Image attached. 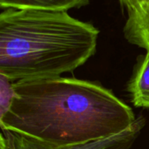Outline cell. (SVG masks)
Returning <instances> with one entry per match:
<instances>
[{
	"mask_svg": "<svg viewBox=\"0 0 149 149\" xmlns=\"http://www.w3.org/2000/svg\"><path fill=\"white\" fill-rule=\"evenodd\" d=\"M0 118L2 130L56 146L86 144L117 135L136 120L133 109L99 82L52 77L15 81Z\"/></svg>",
	"mask_w": 149,
	"mask_h": 149,
	"instance_id": "6da1fadb",
	"label": "cell"
},
{
	"mask_svg": "<svg viewBox=\"0 0 149 149\" xmlns=\"http://www.w3.org/2000/svg\"><path fill=\"white\" fill-rule=\"evenodd\" d=\"M99 31L66 11L5 9L0 14V74L10 81L58 77L96 52Z\"/></svg>",
	"mask_w": 149,
	"mask_h": 149,
	"instance_id": "7a4b0ae2",
	"label": "cell"
},
{
	"mask_svg": "<svg viewBox=\"0 0 149 149\" xmlns=\"http://www.w3.org/2000/svg\"><path fill=\"white\" fill-rule=\"evenodd\" d=\"M146 123V119L140 116L128 129L117 135L97 141L72 146H56L7 130H2V133L8 139L11 149H131Z\"/></svg>",
	"mask_w": 149,
	"mask_h": 149,
	"instance_id": "3957f363",
	"label": "cell"
},
{
	"mask_svg": "<svg viewBox=\"0 0 149 149\" xmlns=\"http://www.w3.org/2000/svg\"><path fill=\"white\" fill-rule=\"evenodd\" d=\"M128 17L124 28L125 38L133 45L149 50V4L127 10Z\"/></svg>",
	"mask_w": 149,
	"mask_h": 149,
	"instance_id": "277c9868",
	"label": "cell"
},
{
	"mask_svg": "<svg viewBox=\"0 0 149 149\" xmlns=\"http://www.w3.org/2000/svg\"><path fill=\"white\" fill-rule=\"evenodd\" d=\"M127 90L134 107L149 109V50L137 64Z\"/></svg>",
	"mask_w": 149,
	"mask_h": 149,
	"instance_id": "5b68a950",
	"label": "cell"
},
{
	"mask_svg": "<svg viewBox=\"0 0 149 149\" xmlns=\"http://www.w3.org/2000/svg\"><path fill=\"white\" fill-rule=\"evenodd\" d=\"M90 0H0L3 10L33 9L52 11H67L88 4Z\"/></svg>",
	"mask_w": 149,
	"mask_h": 149,
	"instance_id": "8992f818",
	"label": "cell"
},
{
	"mask_svg": "<svg viewBox=\"0 0 149 149\" xmlns=\"http://www.w3.org/2000/svg\"><path fill=\"white\" fill-rule=\"evenodd\" d=\"M5 76L0 74V118H2L9 110L13 97V83Z\"/></svg>",
	"mask_w": 149,
	"mask_h": 149,
	"instance_id": "52a82bcc",
	"label": "cell"
},
{
	"mask_svg": "<svg viewBox=\"0 0 149 149\" xmlns=\"http://www.w3.org/2000/svg\"><path fill=\"white\" fill-rule=\"evenodd\" d=\"M121 4L127 9V10H136L149 4V0H120Z\"/></svg>",
	"mask_w": 149,
	"mask_h": 149,
	"instance_id": "ba28073f",
	"label": "cell"
}]
</instances>
